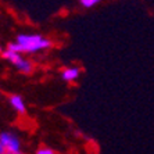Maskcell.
Listing matches in <instances>:
<instances>
[{
    "label": "cell",
    "mask_w": 154,
    "mask_h": 154,
    "mask_svg": "<svg viewBox=\"0 0 154 154\" xmlns=\"http://www.w3.org/2000/svg\"><path fill=\"white\" fill-rule=\"evenodd\" d=\"M15 68L20 72H22V74L29 75V74H32V71H33V64L29 60H26V58H22V60L15 65Z\"/></svg>",
    "instance_id": "obj_6"
},
{
    "label": "cell",
    "mask_w": 154,
    "mask_h": 154,
    "mask_svg": "<svg viewBox=\"0 0 154 154\" xmlns=\"http://www.w3.org/2000/svg\"><path fill=\"white\" fill-rule=\"evenodd\" d=\"M2 57H3L4 60L10 61V63L14 65V67L22 60V58H24L21 56V53H15V51H11V50H8V49H6V50L2 51Z\"/></svg>",
    "instance_id": "obj_5"
},
{
    "label": "cell",
    "mask_w": 154,
    "mask_h": 154,
    "mask_svg": "<svg viewBox=\"0 0 154 154\" xmlns=\"http://www.w3.org/2000/svg\"><path fill=\"white\" fill-rule=\"evenodd\" d=\"M21 140L13 132L0 133V154L7 153H21Z\"/></svg>",
    "instance_id": "obj_2"
},
{
    "label": "cell",
    "mask_w": 154,
    "mask_h": 154,
    "mask_svg": "<svg viewBox=\"0 0 154 154\" xmlns=\"http://www.w3.org/2000/svg\"><path fill=\"white\" fill-rule=\"evenodd\" d=\"M36 154H56V153L51 150L50 147H39L36 150Z\"/></svg>",
    "instance_id": "obj_8"
},
{
    "label": "cell",
    "mask_w": 154,
    "mask_h": 154,
    "mask_svg": "<svg viewBox=\"0 0 154 154\" xmlns=\"http://www.w3.org/2000/svg\"><path fill=\"white\" fill-rule=\"evenodd\" d=\"M100 2L101 0H81V4L85 8H90V7H93V6H96L97 3H100Z\"/></svg>",
    "instance_id": "obj_7"
},
{
    "label": "cell",
    "mask_w": 154,
    "mask_h": 154,
    "mask_svg": "<svg viewBox=\"0 0 154 154\" xmlns=\"http://www.w3.org/2000/svg\"><path fill=\"white\" fill-rule=\"evenodd\" d=\"M8 104H10L11 108H13L14 111H17L18 114H24L26 110L25 101H24V99H22L20 94H11V96L8 97Z\"/></svg>",
    "instance_id": "obj_3"
},
{
    "label": "cell",
    "mask_w": 154,
    "mask_h": 154,
    "mask_svg": "<svg viewBox=\"0 0 154 154\" xmlns=\"http://www.w3.org/2000/svg\"><path fill=\"white\" fill-rule=\"evenodd\" d=\"M7 154H22V153H7Z\"/></svg>",
    "instance_id": "obj_9"
},
{
    "label": "cell",
    "mask_w": 154,
    "mask_h": 154,
    "mask_svg": "<svg viewBox=\"0 0 154 154\" xmlns=\"http://www.w3.org/2000/svg\"><path fill=\"white\" fill-rule=\"evenodd\" d=\"M51 46V42L42 35L36 33H20L14 42L7 45V49L15 53H38L47 50Z\"/></svg>",
    "instance_id": "obj_1"
},
{
    "label": "cell",
    "mask_w": 154,
    "mask_h": 154,
    "mask_svg": "<svg viewBox=\"0 0 154 154\" xmlns=\"http://www.w3.org/2000/svg\"><path fill=\"white\" fill-rule=\"evenodd\" d=\"M79 74H81V69L78 67H68L61 72V78L64 79L65 82H72L78 78Z\"/></svg>",
    "instance_id": "obj_4"
}]
</instances>
